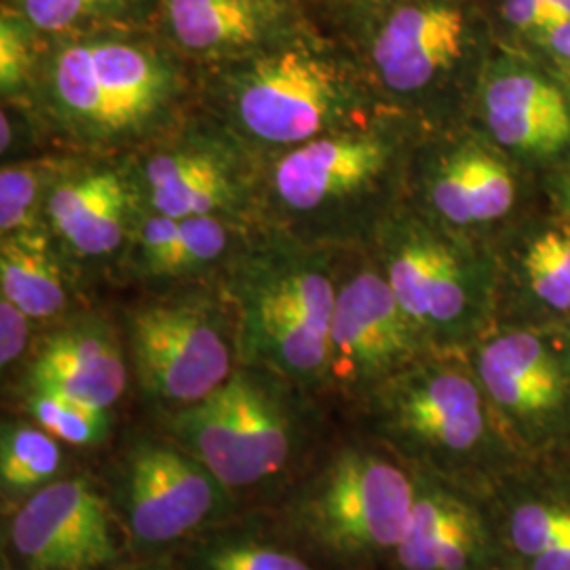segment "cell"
I'll list each match as a JSON object with an SVG mask.
<instances>
[{
    "instance_id": "obj_1",
    "label": "cell",
    "mask_w": 570,
    "mask_h": 570,
    "mask_svg": "<svg viewBox=\"0 0 570 570\" xmlns=\"http://www.w3.org/2000/svg\"><path fill=\"white\" fill-rule=\"evenodd\" d=\"M374 442L412 473L489 494L527 459L492 412L468 353H431L366 400Z\"/></svg>"
},
{
    "instance_id": "obj_2",
    "label": "cell",
    "mask_w": 570,
    "mask_h": 570,
    "mask_svg": "<svg viewBox=\"0 0 570 570\" xmlns=\"http://www.w3.org/2000/svg\"><path fill=\"white\" fill-rule=\"evenodd\" d=\"M336 289L324 249L298 237L254 245L230 273L239 357L289 381L324 379Z\"/></svg>"
},
{
    "instance_id": "obj_3",
    "label": "cell",
    "mask_w": 570,
    "mask_h": 570,
    "mask_svg": "<svg viewBox=\"0 0 570 570\" xmlns=\"http://www.w3.org/2000/svg\"><path fill=\"white\" fill-rule=\"evenodd\" d=\"M379 268L407 317L438 353H468L497 324L489 266L449 226L395 214L379 230Z\"/></svg>"
},
{
    "instance_id": "obj_4",
    "label": "cell",
    "mask_w": 570,
    "mask_h": 570,
    "mask_svg": "<svg viewBox=\"0 0 570 570\" xmlns=\"http://www.w3.org/2000/svg\"><path fill=\"white\" fill-rule=\"evenodd\" d=\"M244 60L226 72L216 91L235 136L287 153L345 131L360 98L336 61L303 45H275Z\"/></svg>"
},
{
    "instance_id": "obj_5",
    "label": "cell",
    "mask_w": 570,
    "mask_h": 570,
    "mask_svg": "<svg viewBox=\"0 0 570 570\" xmlns=\"http://www.w3.org/2000/svg\"><path fill=\"white\" fill-rule=\"evenodd\" d=\"M180 79L155 47L119 39L66 45L47 72V100L66 129L87 142H117L161 121Z\"/></svg>"
},
{
    "instance_id": "obj_6",
    "label": "cell",
    "mask_w": 570,
    "mask_h": 570,
    "mask_svg": "<svg viewBox=\"0 0 570 570\" xmlns=\"http://www.w3.org/2000/svg\"><path fill=\"white\" fill-rule=\"evenodd\" d=\"M468 360L520 452L556 454L570 429V332L497 324L469 348Z\"/></svg>"
},
{
    "instance_id": "obj_7",
    "label": "cell",
    "mask_w": 570,
    "mask_h": 570,
    "mask_svg": "<svg viewBox=\"0 0 570 570\" xmlns=\"http://www.w3.org/2000/svg\"><path fill=\"white\" fill-rule=\"evenodd\" d=\"M414 492V473L381 444L346 446L306 492L301 522L343 560L389 562L406 534Z\"/></svg>"
},
{
    "instance_id": "obj_8",
    "label": "cell",
    "mask_w": 570,
    "mask_h": 570,
    "mask_svg": "<svg viewBox=\"0 0 570 570\" xmlns=\"http://www.w3.org/2000/svg\"><path fill=\"white\" fill-rule=\"evenodd\" d=\"M178 446L228 489H247L277 475L294 452V423L279 395L249 370L174 416Z\"/></svg>"
},
{
    "instance_id": "obj_9",
    "label": "cell",
    "mask_w": 570,
    "mask_h": 570,
    "mask_svg": "<svg viewBox=\"0 0 570 570\" xmlns=\"http://www.w3.org/2000/svg\"><path fill=\"white\" fill-rule=\"evenodd\" d=\"M129 355L138 383L167 406H195L233 376L237 336L202 298H174L129 313Z\"/></svg>"
},
{
    "instance_id": "obj_10",
    "label": "cell",
    "mask_w": 570,
    "mask_h": 570,
    "mask_svg": "<svg viewBox=\"0 0 570 570\" xmlns=\"http://www.w3.org/2000/svg\"><path fill=\"white\" fill-rule=\"evenodd\" d=\"M433 351L406 315L379 266L338 282L330 326L327 379L367 397Z\"/></svg>"
},
{
    "instance_id": "obj_11",
    "label": "cell",
    "mask_w": 570,
    "mask_h": 570,
    "mask_svg": "<svg viewBox=\"0 0 570 570\" xmlns=\"http://www.w3.org/2000/svg\"><path fill=\"white\" fill-rule=\"evenodd\" d=\"M391 144L372 131L345 129L296 146L271 174V195L285 220L313 237H330L355 205L387 176Z\"/></svg>"
},
{
    "instance_id": "obj_12",
    "label": "cell",
    "mask_w": 570,
    "mask_h": 570,
    "mask_svg": "<svg viewBox=\"0 0 570 570\" xmlns=\"http://www.w3.org/2000/svg\"><path fill=\"white\" fill-rule=\"evenodd\" d=\"M414 505L391 570H510L489 497L414 473Z\"/></svg>"
},
{
    "instance_id": "obj_13",
    "label": "cell",
    "mask_w": 570,
    "mask_h": 570,
    "mask_svg": "<svg viewBox=\"0 0 570 570\" xmlns=\"http://www.w3.org/2000/svg\"><path fill=\"white\" fill-rule=\"evenodd\" d=\"M225 501V487L183 446L144 442L127 456L122 511L140 543L178 541L204 527Z\"/></svg>"
},
{
    "instance_id": "obj_14",
    "label": "cell",
    "mask_w": 570,
    "mask_h": 570,
    "mask_svg": "<svg viewBox=\"0 0 570 570\" xmlns=\"http://www.w3.org/2000/svg\"><path fill=\"white\" fill-rule=\"evenodd\" d=\"M510 570H570V465L527 456L490 490Z\"/></svg>"
},
{
    "instance_id": "obj_15",
    "label": "cell",
    "mask_w": 570,
    "mask_h": 570,
    "mask_svg": "<svg viewBox=\"0 0 570 570\" xmlns=\"http://www.w3.org/2000/svg\"><path fill=\"white\" fill-rule=\"evenodd\" d=\"M11 546L35 570H89L115 558L102 499L82 480L51 482L11 520Z\"/></svg>"
},
{
    "instance_id": "obj_16",
    "label": "cell",
    "mask_w": 570,
    "mask_h": 570,
    "mask_svg": "<svg viewBox=\"0 0 570 570\" xmlns=\"http://www.w3.org/2000/svg\"><path fill=\"white\" fill-rule=\"evenodd\" d=\"M469 23L450 0H410L395 7L372 41V63L385 89L421 98L465 58Z\"/></svg>"
},
{
    "instance_id": "obj_17",
    "label": "cell",
    "mask_w": 570,
    "mask_h": 570,
    "mask_svg": "<svg viewBox=\"0 0 570 570\" xmlns=\"http://www.w3.org/2000/svg\"><path fill=\"white\" fill-rule=\"evenodd\" d=\"M150 212L233 218L247 199L244 164L228 144L183 138L146 155L134 171Z\"/></svg>"
},
{
    "instance_id": "obj_18",
    "label": "cell",
    "mask_w": 570,
    "mask_h": 570,
    "mask_svg": "<svg viewBox=\"0 0 570 570\" xmlns=\"http://www.w3.org/2000/svg\"><path fill=\"white\" fill-rule=\"evenodd\" d=\"M142 202L134 171L106 165L81 167L66 171L51 188L45 218L61 244L81 258L100 261L131 245Z\"/></svg>"
},
{
    "instance_id": "obj_19",
    "label": "cell",
    "mask_w": 570,
    "mask_h": 570,
    "mask_svg": "<svg viewBox=\"0 0 570 570\" xmlns=\"http://www.w3.org/2000/svg\"><path fill=\"white\" fill-rule=\"evenodd\" d=\"M480 115L492 142L522 157L570 146V100L546 72L520 61L492 63L480 85Z\"/></svg>"
},
{
    "instance_id": "obj_20",
    "label": "cell",
    "mask_w": 570,
    "mask_h": 570,
    "mask_svg": "<svg viewBox=\"0 0 570 570\" xmlns=\"http://www.w3.org/2000/svg\"><path fill=\"white\" fill-rule=\"evenodd\" d=\"M30 391L60 393L110 410L127 387L121 341L100 320L61 326L42 343L30 372Z\"/></svg>"
},
{
    "instance_id": "obj_21",
    "label": "cell",
    "mask_w": 570,
    "mask_h": 570,
    "mask_svg": "<svg viewBox=\"0 0 570 570\" xmlns=\"http://www.w3.org/2000/svg\"><path fill=\"white\" fill-rule=\"evenodd\" d=\"M425 202L435 220L473 228L505 218L515 204V178L494 150L475 142L454 144L431 159L423 176Z\"/></svg>"
},
{
    "instance_id": "obj_22",
    "label": "cell",
    "mask_w": 570,
    "mask_h": 570,
    "mask_svg": "<svg viewBox=\"0 0 570 570\" xmlns=\"http://www.w3.org/2000/svg\"><path fill=\"white\" fill-rule=\"evenodd\" d=\"M176 42L202 56L245 58L275 47L284 30L277 0H164Z\"/></svg>"
},
{
    "instance_id": "obj_23",
    "label": "cell",
    "mask_w": 570,
    "mask_h": 570,
    "mask_svg": "<svg viewBox=\"0 0 570 570\" xmlns=\"http://www.w3.org/2000/svg\"><path fill=\"white\" fill-rule=\"evenodd\" d=\"M233 244V218H171L157 212L142 214L131 242L138 271L157 279L199 275L228 256Z\"/></svg>"
},
{
    "instance_id": "obj_24",
    "label": "cell",
    "mask_w": 570,
    "mask_h": 570,
    "mask_svg": "<svg viewBox=\"0 0 570 570\" xmlns=\"http://www.w3.org/2000/svg\"><path fill=\"white\" fill-rule=\"evenodd\" d=\"M520 265L518 289L497 324L562 327L570 315V226H550L530 237Z\"/></svg>"
},
{
    "instance_id": "obj_25",
    "label": "cell",
    "mask_w": 570,
    "mask_h": 570,
    "mask_svg": "<svg viewBox=\"0 0 570 570\" xmlns=\"http://www.w3.org/2000/svg\"><path fill=\"white\" fill-rule=\"evenodd\" d=\"M0 289L32 320H53L66 311L68 279L60 254L41 226L2 237Z\"/></svg>"
},
{
    "instance_id": "obj_26",
    "label": "cell",
    "mask_w": 570,
    "mask_h": 570,
    "mask_svg": "<svg viewBox=\"0 0 570 570\" xmlns=\"http://www.w3.org/2000/svg\"><path fill=\"white\" fill-rule=\"evenodd\" d=\"M60 440L45 429L9 423L0 435V484L9 494L37 492L60 473Z\"/></svg>"
},
{
    "instance_id": "obj_27",
    "label": "cell",
    "mask_w": 570,
    "mask_h": 570,
    "mask_svg": "<svg viewBox=\"0 0 570 570\" xmlns=\"http://www.w3.org/2000/svg\"><path fill=\"white\" fill-rule=\"evenodd\" d=\"M66 171L53 161L2 165L0 171V230L2 237L41 226L51 188Z\"/></svg>"
},
{
    "instance_id": "obj_28",
    "label": "cell",
    "mask_w": 570,
    "mask_h": 570,
    "mask_svg": "<svg viewBox=\"0 0 570 570\" xmlns=\"http://www.w3.org/2000/svg\"><path fill=\"white\" fill-rule=\"evenodd\" d=\"M28 407L39 428L70 446L100 444L108 433V410L60 393L32 391Z\"/></svg>"
},
{
    "instance_id": "obj_29",
    "label": "cell",
    "mask_w": 570,
    "mask_h": 570,
    "mask_svg": "<svg viewBox=\"0 0 570 570\" xmlns=\"http://www.w3.org/2000/svg\"><path fill=\"white\" fill-rule=\"evenodd\" d=\"M37 28L23 18L21 11L2 9L0 18V89L4 98H16L35 75V45Z\"/></svg>"
},
{
    "instance_id": "obj_30",
    "label": "cell",
    "mask_w": 570,
    "mask_h": 570,
    "mask_svg": "<svg viewBox=\"0 0 570 570\" xmlns=\"http://www.w3.org/2000/svg\"><path fill=\"white\" fill-rule=\"evenodd\" d=\"M202 570H313L292 551L258 541H220L199 556Z\"/></svg>"
},
{
    "instance_id": "obj_31",
    "label": "cell",
    "mask_w": 570,
    "mask_h": 570,
    "mask_svg": "<svg viewBox=\"0 0 570 570\" xmlns=\"http://www.w3.org/2000/svg\"><path fill=\"white\" fill-rule=\"evenodd\" d=\"M131 0H20V11L41 32H61L125 9Z\"/></svg>"
},
{
    "instance_id": "obj_32",
    "label": "cell",
    "mask_w": 570,
    "mask_h": 570,
    "mask_svg": "<svg viewBox=\"0 0 570 570\" xmlns=\"http://www.w3.org/2000/svg\"><path fill=\"white\" fill-rule=\"evenodd\" d=\"M30 322L20 306L13 305L9 298H0V364L11 366L18 362L30 341Z\"/></svg>"
},
{
    "instance_id": "obj_33",
    "label": "cell",
    "mask_w": 570,
    "mask_h": 570,
    "mask_svg": "<svg viewBox=\"0 0 570 570\" xmlns=\"http://www.w3.org/2000/svg\"><path fill=\"white\" fill-rule=\"evenodd\" d=\"M503 16L515 30L530 37L550 23L546 0H503Z\"/></svg>"
},
{
    "instance_id": "obj_34",
    "label": "cell",
    "mask_w": 570,
    "mask_h": 570,
    "mask_svg": "<svg viewBox=\"0 0 570 570\" xmlns=\"http://www.w3.org/2000/svg\"><path fill=\"white\" fill-rule=\"evenodd\" d=\"M543 49H548L553 58L570 61V18L551 21L541 32L532 37Z\"/></svg>"
},
{
    "instance_id": "obj_35",
    "label": "cell",
    "mask_w": 570,
    "mask_h": 570,
    "mask_svg": "<svg viewBox=\"0 0 570 570\" xmlns=\"http://www.w3.org/2000/svg\"><path fill=\"white\" fill-rule=\"evenodd\" d=\"M546 7H548V13H550V23L551 21L570 18V0H546Z\"/></svg>"
},
{
    "instance_id": "obj_36",
    "label": "cell",
    "mask_w": 570,
    "mask_h": 570,
    "mask_svg": "<svg viewBox=\"0 0 570 570\" xmlns=\"http://www.w3.org/2000/svg\"><path fill=\"white\" fill-rule=\"evenodd\" d=\"M338 2L348 4V7H381V4H389L395 0H338Z\"/></svg>"
},
{
    "instance_id": "obj_37",
    "label": "cell",
    "mask_w": 570,
    "mask_h": 570,
    "mask_svg": "<svg viewBox=\"0 0 570 570\" xmlns=\"http://www.w3.org/2000/svg\"><path fill=\"white\" fill-rule=\"evenodd\" d=\"M556 454H558L560 459H564L570 465V429L569 433H567V438H564V442H562V446H560V450H558Z\"/></svg>"
},
{
    "instance_id": "obj_38",
    "label": "cell",
    "mask_w": 570,
    "mask_h": 570,
    "mask_svg": "<svg viewBox=\"0 0 570 570\" xmlns=\"http://www.w3.org/2000/svg\"><path fill=\"white\" fill-rule=\"evenodd\" d=\"M567 197L570 199V171L569 176H567Z\"/></svg>"
},
{
    "instance_id": "obj_39",
    "label": "cell",
    "mask_w": 570,
    "mask_h": 570,
    "mask_svg": "<svg viewBox=\"0 0 570 570\" xmlns=\"http://www.w3.org/2000/svg\"><path fill=\"white\" fill-rule=\"evenodd\" d=\"M142 570H164V569H142Z\"/></svg>"
},
{
    "instance_id": "obj_40",
    "label": "cell",
    "mask_w": 570,
    "mask_h": 570,
    "mask_svg": "<svg viewBox=\"0 0 570 570\" xmlns=\"http://www.w3.org/2000/svg\"><path fill=\"white\" fill-rule=\"evenodd\" d=\"M277 2H279V0H277Z\"/></svg>"
}]
</instances>
